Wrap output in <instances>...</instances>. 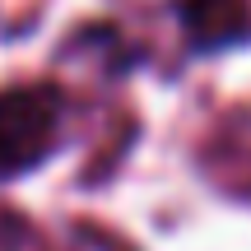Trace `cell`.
<instances>
[{"instance_id": "cell-2", "label": "cell", "mask_w": 251, "mask_h": 251, "mask_svg": "<svg viewBox=\"0 0 251 251\" xmlns=\"http://www.w3.org/2000/svg\"><path fill=\"white\" fill-rule=\"evenodd\" d=\"M181 19L205 47H224L251 28L247 0H181Z\"/></svg>"}, {"instance_id": "cell-1", "label": "cell", "mask_w": 251, "mask_h": 251, "mask_svg": "<svg viewBox=\"0 0 251 251\" xmlns=\"http://www.w3.org/2000/svg\"><path fill=\"white\" fill-rule=\"evenodd\" d=\"M56 140V93L14 84L0 89V177L42 163V153Z\"/></svg>"}]
</instances>
